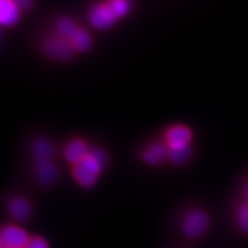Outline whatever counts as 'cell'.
I'll return each instance as SVG.
<instances>
[{
	"instance_id": "1",
	"label": "cell",
	"mask_w": 248,
	"mask_h": 248,
	"mask_svg": "<svg viewBox=\"0 0 248 248\" xmlns=\"http://www.w3.org/2000/svg\"><path fill=\"white\" fill-rule=\"evenodd\" d=\"M107 163V155L104 151H90L88 156L82 162L74 166L73 172L76 182L83 187H91L97 182V179Z\"/></svg>"
},
{
	"instance_id": "2",
	"label": "cell",
	"mask_w": 248,
	"mask_h": 248,
	"mask_svg": "<svg viewBox=\"0 0 248 248\" xmlns=\"http://www.w3.org/2000/svg\"><path fill=\"white\" fill-rule=\"evenodd\" d=\"M89 18L90 23H91L95 29L100 30H105L113 27L116 21L119 20V17L116 16L107 1L100 2V4L93 6L91 11H90Z\"/></svg>"
},
{
	"instance_id": "3",
	"label": "cell",
	"mask_w": 248,
	"mask_h": 248,
	"mask_svg": "<svg viewBox=\"0 0 248 248\" xmlns=\"http://www.w3.org/2000/svg\"><path fill=\"white\" fill-rule=\"evenodd\" d=\"M209 225L207 214L201 210H193L185 216L183 222V231L190 238H198L204 233Z\"/></svg>"
},
{
	"instance_id": "4",
	"label": "cell",
	"mask_w": 248,
	"mask_h": 248,
	"mask_svg": "<svg viewBox=\"0 0 248 248\" xmlns=\"http://www.w3.org/2000/svg\"><path fill=\"white\" fill-rule=\"evenodd\" d=\"M44 51L49 58L66 61L73 57L75 48L73 47L68 39L62 38V37H51L46 40Z\"/></svg>"
},
{
	"instance_id": "5",
	"label": "cell",
	"mask_w": 248,
	"mask_h": 248,
	"mask_svg": "<svg viewBox=\"0 0 248 248\" xmlns=\"http://www.w3.org/2000/svg\"><path fill=\"white\" fill-rule=\"evenodd\" d=\"M0 240L2 248H26L30 239L23 229L8 225L2 229Z\"/></svg>"
},
{
	"instance_id": "6",
	"label": "cell",
	"mask_w": 248,
	"mask_h": 248,
	"mask_svg": "<svg viewBox=\"0 0 248 248\" xmlns=\"http://www.w3.org/2000/svg\"><path fill=\"white\" fill-rule=\"evenodd\" d=\"M192 132L187 126L175 125L166 132V141L168 148H182L190 146Z\"/></svg>"
},
{
	"instance_id": "7",
	"label": "cell",
	"mask_w": 248,
	"mask_h": 248,
	"mask_svg": "<svg viewBox=\"0 0 248 248\" xmlns=\"http://www.w3.org/2000/svg\"><path fill=\"white\" fill-rule=\"evenodd\" d=\"M21 8L14 0H0V23L4 27H13L20 20Z\"/></svg>"
},
{
	"instance_id": "8",
	"label": "cell",
	"mask_w": 248,
	"mask_h": 248,
	"mask_svg": "<svg viewBox=\"0 0 248 248\" xmlns=\"http://www.w3.org/2000/svg\"><path fill=\"white\" fill-rule=\"evenodd\" d=\"M89 153V146L85 141L80 140V139H74L64 148V156H66L67 161H69L74 166L82 162L88 156Z\"/></svg>"
},
{
	"instance_id": "9",
	"label": "cell",
	"mask_w": 248,
	"mask_h": 248,
	"mask_svg": "<svg viewBox=\"0 0 248 248\" xmlns=\"http://www.w3.org/2000/svg\"><path fill=\"white\" fill-rule=\"evenodd\" d=\"M168 152L169 150L164 145L160 144V142H154V144L145 148L141 156L146 163L151 164V166H156L168 156Z\"/></svg>"
},
{
	"instance_id": "10",
	"label": "cell",
	"mask_w": 248,
	"mask_h": 248,
	"mask_svg": "<svg viewBox=\"0 0 248 248\" xmlns=\"http://www.w3.org/2000/svg\"><path fill=\"white\" fill-rule=\"evenodd\" d=\"M36 176L40 184H52L58 177V169L51 161H40L37 162Z\"/></svg>"
},
{
	"instance_id": "11",
	"label": "cell",
	"mask_w": 248,
	"mask_h": 248,
	"mask_svg": "<svg viewBox=\"0 0 248 248\" xmlns=\"http://www.w3.org/2000/svg\"><path fill=\"white\" fill-rule=\"evenodd\" d=\"M8 210L12 217L17 221H24L30 216L31 206L29 201L22 197H16L11 200L8 204Z\"/></svg>"
},
{
	"instance_id": "12",
	"label": "cell",
	"mask_w": 248,
	"mask_h": 248,
	"mask_svg": "<svg viewBox=\"0 0 248 248\" xmlns=\"http://www.w3.org/2000/svg\"><path fill=\"white\" fill-rule=\"evenodd\" d=\"M69 42L70 44L73 45V47L75 48V51L79 52L88 51L92 45L91 36H90L88 31L82 29V28H78V29L76 30V32L71 36Z\"/></svg>"
},
{
	"instance_id": "13",
	"label": "cell",
	"mask_w": 248,
	"mask_h": 248,
	"mask_svg": "<svg viewBox=\"0 0 248 248\" xmlns=\"http://www.w3.org/2000/svg\"><path fill=\"white\" fill-rule=\"evenodd\" d=\"M32 152L37 162L48 161L51 159L52 155H53V146L51 145V142L45 140V139H39V140L35 141V144H33Z\"/></svg>"
},
{
	"instance_id": "14",
	"label": "cell",
	"mask_w": 248,
	"mask_h": 248,
	"mask_svg": "<svg viewBox=\"0 0 248 248\" xmlns=\"http://www.w3.org/2000/svg\"><path fill=\"white\" fill-rule=\"evenodd\" d=\"M77 29H78L77 24L69 17H61L60 20H58L57 30L62 38L69 40Z\"/></svg>"
},
{
	"instance_id": "15",
	"label": "cell",
	"mask_w": 248,
	"mask_h": 248,
	"mask_svg": "<svg viewBox=\"0 0 248 248\" xmlns=\"http://www.w3.org/2000/svg\"><path fill=\"white\" fill-rule=\"evenodd\" d=\"M168 157L172 161L173 163L182 164L190 159L191 156V148L182 147V148H168Z\"/></svg>"
},
{
	"instance_id": "16",
	"label": "cell",
	"mask_w": 248,
	"mask_h": 248,
	"mask_svg": "<svg viewBox=\"0 0 248 248\" xmlns=\"http://www.w3.org/2000/svg\"><path fill=\"white\" fill-rule=\"evenodd\" d=\"M107 2L119 18L128 15L130 9H131V1L130 0H107Z\"/></svg>"
},
{
	"instance_id": "17",
	"label": "cell",
	"mask_w": 248,
	"mask_h": 248,
	"mask_svg": "<svg viewBox=\"0 0 248 248\" xmlns=\"http://www.w3.org/2000/svg\"><path fill=\"white\" fill-rule=\"evenodd\" d=\"M238 223L240 229L248 234V203H245L238 210Z\"/></svg>"
},
{
	"instance_id": "18",
	"label": "cell",
	"mask_w": 248,
	"mask_h": 248,
	"mask_svg": "<svg viewBox=\"0 0 248 248\" xmlns=\"http://www.w3.org/2000/svg\"><path fill=\"white\" fill-rule=\"evenodd\" d=\"M26 248H48V245L43 238L35 237L31 238Z\"/></svg>"
},
{
	"instance_id": "19",
	"label": "cell",
	"mask_w": 248,
	"mask_h": 248,
	"mask_svg": "<svg viewBox=\"0 0 248 248\" xmlns=\"http://www.w3.org/2000/svg\"><path fill=\"white\" fill-rule=\"evenodd\" d=\"M245 193H246V198L248 200V183H247V186H246V191H245Z\"/></svg>"
},
{
	"instance_id": "20",
	"label": "cell",
	"mask_w": 248,
	"mask_h": 248,
	"mask_svg": "<svg viewBox=\"0 0 248 248\" xmlns=\"http://www.w3.org/2000/svg\"><path fill=\"white\" fill-rule=\"evenodd\" d=\"M1 248H2V247H1Z\"/></svg>"
}]
</instances>
